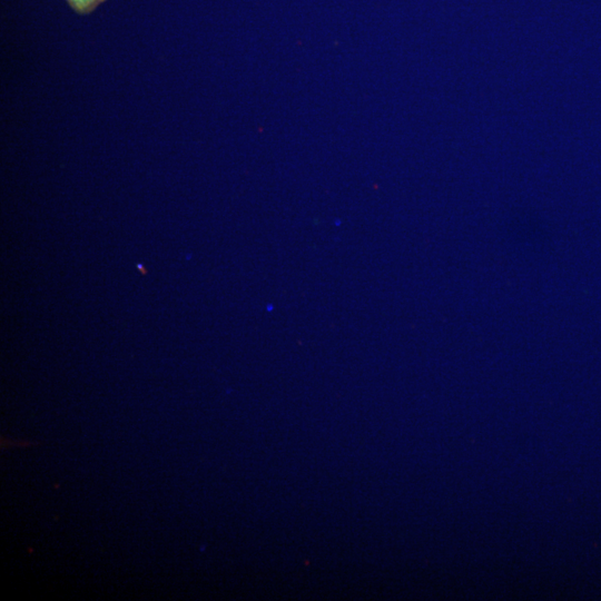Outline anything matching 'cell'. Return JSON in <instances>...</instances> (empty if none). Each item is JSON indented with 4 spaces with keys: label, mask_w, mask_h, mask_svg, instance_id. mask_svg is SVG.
Wrapping results in <instances>:
<instances>
[{
    "label": "cell",
    "mask_w": 601,
    "mask_h": 601,
    "mask_svg": "<svg viewBox=\"0 0 601 601\" xmlns=\"http://www.w3.org/2000/svg\"><path fill=\"white\" fill-rule=\"evenodd\" d=\"M78 14H89L106 0H66Z\"/></svg>",
    "instance_id": "6da1fadb"
}]
</instances>
